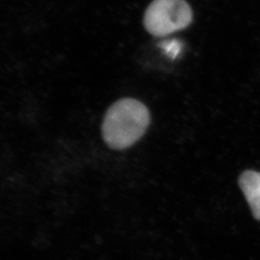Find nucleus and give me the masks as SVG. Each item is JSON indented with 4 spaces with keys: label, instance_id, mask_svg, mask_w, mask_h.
<instances>
[{
    "label": "nucleus",
    "instance_id": "1",
    "mask_svg": "<svg viewBox=\"0 0 260 260\" xmlns=\"http://www.w3.org/2000/svg\"><path fill=\"white\" fill-rule=\"evenodd\" d=\"M149 121V110L143 103L123 99L114 103L106 113L103 138L112 149H127L145 134Z\"/></svg>",
    "mask_w": 260,
    "mask_h": 260
},
{
    "label": "nucleus",
    "instance_id": "2",
    "mask_svg": "<svg viewBox=\"0 0 260 260\" xmlns=\"http://www.w3.org/2000/svg\"><path fill=\"white\" fill-rule=\"evenodd\" d=\"M193 13L184 0H153L145 13L144 25L153 36L162 37L187 27Z\"/></svg>",
    "mask_w": 260,
    "mask_h": 260
},
{
    "label": "nucleus",
    "instance_id": "3",
    "mask_svg": "<svg viewBox=\"0 0 260 260\" xmlns=\"http://www.w3.org/2000/svg\"><path fill=\"white\" fill-rule=\"evenodd\" d=\"M239 185L253 217L260 221V173L245 171L239 177Z\"/></svg>",
    "mask_w": 260,
    "mask_h": 260
},
{
    "label": "nucleus",
    "instance_id": "4",
    "mask_svg": "<svg viewBox=\"0 0 260 260\" xmlns=\"http://www.w3.org/2000/svg\"><path fill=\"white\" fill-rule=\"evenodd\" d=\"M161 47L164 50V52L172 59H175L181 51V44L176 40L163 42Z\"/></svg>",
    "mask_w": 260,
    "mask_h": 260
}]
</instances>
